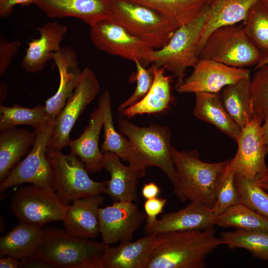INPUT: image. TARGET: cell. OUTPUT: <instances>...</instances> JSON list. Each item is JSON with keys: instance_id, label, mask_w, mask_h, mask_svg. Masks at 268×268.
Segmentation results:
<instances>
[{"instance_id": "ee69618b", "label": "cell", "mask_w": 268, "mask_h": 268, "mask_svg": "<svg viewBox=\"0 0 268 268\" xmlns=\"http://www.w3.org/2000/svg\"><path fill=\"white\" fill-rule=\"evenodd\" d=\"M160 192V189L156 184L150 182L143 185L141 193L143 198L147 200L158 197Z\"/></svg>"}, {"instance_id": "f1b7e54d", "label": "cell", "mask_w": 268, "mask_h": 268, "mask_svg": "<svg viewBox=\"0 0 268 268\" xmlns=\"http://www.w3.org/2000/svg\"><path fill=\"white\" fill-rule=\"evenodd\" d=\"M150 7L178 27L200 16L209 5L205 0H131Z\"/></svg>"}, {"instance_id": "d4e9b609", "label": "cell", "mask_w": 268, "mask_h": 268, "mask_svg": "<svg viewBox=\"0 0 268 268\" xmlns=\"http://www.w3.org/2000/svg\"><path fill=\"white\" fill-rule=\"evenodd\" d=\"M153 65L154 80L151 88L142 99L121 112L123 115L130 118L138 115L164 113L169 109L173 100L171 83L174 76L166 75L163 68Z\"/></svg>"}, {"instance_id": "836d02e7", "label": "cell", "mask_w": 268, "mask_h": 268, "mask_svg": "<svg viewBox=\"0 0 268 268\" xmlns=\"http://www.w3.org/2000/svg\"><path fill=\"white\" fill-rule=\"evenodd\" d=\"M215 225L246 230H268V218L240 202L216 216Z\"/></svg>"}, {"instance_id": "e0dca14e", "label": "cell", "mask_w": 268, "mask_h": 268, "mask_svg": "<svg viewBox=\"0 0 268 268\" xmlns=\"http://www.w3.org/2000/svg\"><path fill=\"white\" fill-rule=\"evenodd\" d=\"M36 29L40 37L28 43L21 62L25 71L33 73L43 69L47 62L52 59V54L59 51L67 32V27L57 21H49Z\"/></svg>"}, {"instance_id": "4fadbf2b", "label": "cell", "mask_w": 268, "mask_h": 268, "mask_svg": "<svg viewBox=\"0 0 268 268\" xmlns=\"http://www.w3.org/2000/svg\"><path fill=\"white\" fill-rule=\"evenodd\" d=\"M262 120L256 116L241 129L236 141V153L230 159L227 169L235 175L250 179L264 174L268 169L265 157L267 154L262 131Z\"/></svg>"}, {"instance_id": "4dcf8cb0", "label": "cell", "mask_w": 268, "mask_h": 268, "mask_svg": "<svg viewBox=\"0 0 268 268\" xmlns=\"http://www.w3.org/2000/svg\"><path fill=\"white\" fill-rule=\"evenodd\" d=\"M98 105L101 108L103 116L104 141L101 147L102 152L113 153L129 162L133 154L132 145L128 139L118 133L115 128L109 90H105L102 93L99 98Z\"/></svg>"}, {"instance_id": "7c38bea8", "label": "cell", "mask_w": 268, "mask_h": 268, "mask_svg": "<svg viewBox=\"0 0 268 268\" xmlns=\"http://www.w3.org/2000/svg\"><path fill=\"white\" fill-rule=\"evenodd\" d=\"M99 90V83L94 72L88 67L84 68L72 96L55 118L48 150H61L68 145L71 140L69 134L73 127Z\"/></svg>"}, {"instance_id": "9c48e42d", "label": "cell", "mask_w": 268, "mask_h": 268, "mask_svg": "<svg viewBox=\"0 0 268 268\" xmlns=\"http://www.w3.org/2000/svg\"><path fill=\"white\" fill-rule=\"evenodd\" d=\"M68 205L53 188L32 184L16 190L10 203L20 222L40 228L52 221L63 220Z\"/></svg>"}, {"instance_id": "d590c367", "label": "cell", "mask_w": 268, "mask_h": 268, "mask_svg": "<svg viewBox=\"0 0 268 268\" xmlns=\"http://www.w3.org/2000/svg\"><path fill=\"white\" fill-rule=\"evenodd\" d=\"M234 180L240 202L268 218V192L255 179L235 175Z\"/></svg>"}, {"instance_id": "7a4b0ae2", "label": "cell", "mask_w": 268, "mask_h": 268, "mask_svg": "<svg viewBox=\"0 0 268 268\" xmlns=\"http://www.w3.org/2000/svg\"><path fill=\"white\" fill-rule=\"evenodd\" d=\"M172 156L178 184L174 193L182 202L200 203L212 208L230 159L208 163L196 150L179 151L172 147Z\"/></svg>"}, {"instance_id": "484cf974", "label": "cell", "mask_w": 268, "mask_h": 268, "mask_svg": "<svg viewBox=\"0 0 268 268\" xmlns=\"http://www.w3.org/2000/svg\"><path fill=\"white\" fill-rule=\"evenodd\" d=\"M194 115L198 119L211 124L236 141L241 129L235 123L226 110L218 93L201 92L195 94Z\"/></svg>"}, {"instance_id": "30bf717a", "label": "cell", "mask_w": 268, "mask_h": 268, "mask_svg": "<svg viewBox=\"0 0 268 268\" xmlns=\"http://www.w3.org/2000/svg\"><path fill=\"white\" fill-rule=\"evenodd\" d=\"M55 118H51L34 130L36 138L32 149L26 157L0 181L1 193L10 188L24 183L53 188V169L47 153Z\"/></svg>"}, {"instance_id": "603a6c76", "label": "cell", "mask_w": 268, "mask_h": 268, "mask_svg": "<svg viewBox=\"0 0 268 268\" xmlns=\"http://www.w3.org/2000/svg\"><path fill=\"white\" fill-rule=\"evenodd\" d=\"M103 124L101 108H97L91 114L88 124L77 138L71 140L68 146L70 152L75 154L84 163L88 172L94 173L103 168L104 154L99 147V139Z\"/></svg>"}, {"instance_id": "b9f144b4", "label": "cell", "mask_w": 268, "mask_h": 268, "mask_svg": "<svg viewBox=\"0 0 268 268\" xmlns=\"http://www.w3.org/2000/svg\"><path fill=\"white\" fill-rule=\"evenodd\" d=\"M34 0H0V16L1 18L9 16L17 4L27 6L33 3Z\"/></svg>"}, {"instance_id": "f35d334b", "label": "cell", "mask_w": 268, "mask_h": 268, "mask_svg": "<svg viewBox=\"0 0 268 268\" xmlns=\"http://www.w3.org/2000/svg\"><path fill=\"white\" fill-rule=\"evenodd\" d=\"M235 176L234 172L226 169L215 203L212 208L216 216L240 203V197L235 183Z\"/></svg>"}, {"instance_id": "c3c4849f", "label": "cell", "mask_w": 268, "mask_h": 268, "mask_svg": "<svg viewBox=\"0 0 268 268\" xmlns=\"http://www.w3.org/2000/svg\"><path fill=\"white\" fill-rule=\"evenodd\" d=\"M268 64V56L263 58L256 65L255 69Z\"/></svg>"}, {"instance_id": "f546056e", "label": "cell", "mask_w": 268, "mask_h": 268, "mask_svg": "<svg viewBox=\"0 0 268 268\" xmlns=\"http://www.w3.org/2000/svg\"><path fill=\"white\" fill-rule=\"evenodd\" d=\"M251 77L225 86L221 96L224 106L235 123L243 128L254 118Z\"/></svg>"}, {"instance_id": "8d00e7d4", "label": "cell", "mask_w": 268, "mask_h": 268, "mask_svg": "<svg viewBox=\"0 0 268 268\" xmlns=\"http://www.w3.org/2000/svg\"><path fill=\"white\" fill-rule=\"evenodd\" d=\"M251 91L254 115L268 122V64L256 69L251 78Z\"/></svg>"}, {"instance_id": "7dc6e473", "label": "cell", "mask_w": 268, "mask_h": 268, "mask_svg": "<svg viewBox=\"0 0 268 268\" xmlns=\"http://www.w3.org/2000/svg\"><path fill=\"white\" fill-rule=\"evenodd\" d=\"M262 131L264 136L267 152L268 153V122H265L262 125Z\"/></svg>"}, {"instance_id": "1f68e13d", "label": "cell", "mask_w": 268, "mask_h": 268, "mask_svg": "<svg viewBox=\"0 0 268 268\" xmlns=\"http://www.w3.org/2000/svg\"><path fill=\"white\" fill-rule=\"evenodd\" d=\"M220 237L231 250L245 249L255 258L268 261V230L235 229L221 233Z\"/></svg>"}, {"instance_id": "83f0119b", "label": "cell", "mask_w": 268, "mask_h": 268, "mask_svg": "<svg viewBox=\"0 0 268 268\" xmlns=\"http://www.w3.org/2000/svg\"><path fill=\"white\" fill-rule=\"evenodd\" d=\"M43 236V229L21 222L0 238V256L21 260L32 255Z\"/></svg>"}, {"instance_id": "f907efd6", "label": "cell", "mask_w": 268, "mask_h": 268, "mask_svg": "<svg viewBox=\"0 0 268 268\" xmlns=\"http://www.w3.org/2000/svg\"><path fill=\"white\" fill-rule=\"evenodd\" d=\"M215 0H205L206 2L208 5H210L211 4L213 1H214Z\"/></svg>"}, {"instance_id": "8992f818", "label": "cell", "mask_w": 268, "mask_h": 268, "mask_svg": "<svg viewBox=\"0 0 268 268\" xmlns=\"http://www.w3.org/2000/svg\"><path fill=\"white\" fill-rule=\"evenodd\" d=\"M206 10L191 22L178 27L165 46L154 49L146 65L152 64L162 67L177 78L176 84L181 82L185 78L187 68L194 67L200 59L198 47Z\"/></svg>"}, {"instance_id": "2e32d148", "label": "cell", "mask_w": 268, "mask_h": 268, "mask_svg": "<svg viewBox=\"0 0 268 268\" xmlns=\"http://www.w3.org/2000/svg\"><path fill=\"white\" fill-rule=\"evenodd\" d=\"M33 3L49 18L73 17L89 26L110 15L109 0H34Z\"/></svg>"}, {"instance_id": "44dd1931", "label": "cell", "mask_w": 268, "mask_h": 268, "mask_svg": "<svg viewBox=\"0 0 268 268\" xmlns=\"http://www.w3.org/2000/svg\"><path fill=\"white\" fill-rule=\"evenodd\" d=\"M104 201L101 195L74 200L64 219L65 229L76 237L94 239L100 233L98 210Z\"/></svg>"}, {"instance_id": "ba28073f", "label": "cell", "mask_w": 268, "mask_h": 268, "mask_svg": "<svg viewBox=\"0 0 268 268\" xmlns=\"http://www.w3.org/2000/svg\"><path fill=\"white\" fill-rule=\"evenodd\" d=\"M199 57L237 68L256 65L262 58L260 51L248 38L243 26L237 24L221 26L213 31Z\"/></svg>"}, {"instance_id": "277c9868", "label": "cell", "mask_w": 268, "mask_h": 268, "mask_svg": "<svg viewBox=\"0 0 268 268\" xmlns=\"http://www.w3.org/2000/svg\"><path fill=\"white\" fill-rule=\"evenodd\" d=\"M118 127L132 145L129 165L145 170L149 167H158L176 186L178 176L172 156L169 127L158 125L140 127L123 119L119 120Z\"/></svg>"}, {"instance_id": "74e56055", "label": "cell", "mask_w": 268, "mask_h": 268, "mask_svg": "<svg viewBox=\"0 0 268 268\" xmlns=\"http://www.w3.org/2000/svg\"><path fill=\"white\" fill-rule=\"evenodd\" d=\"M136 71L130 81H135L136 87L132 95L122 103L118 108L120 112H122L142 99L151 88L154 80V68L153 65L148 68L138 61L134 62Z\"/></svg>"}, {"instance_id": "4316f807", "label": "cell", "mask_w": 268, "mask_h": 268, "mask_svg": "<svg viewBox=\"0 0 268 268\" xmlns=\"http://www.w3.org/2000/svg\"><path fill=\"white\" fill-rule=\"evenodd\" d=\"M36 133L25 128L14 127L0 134V181L8 175L14 165L29 152L35 142Z\"/></svg>"}, {"instance_id": "f6af8a7d", "label": "cell", "mask_w": 268, "mask_h": 268, "mask_svg": "<svg viewBox=\"0 0 268 268\" xmlns=\"http://www.w3.org/2000/svg\"><path fill=\"white\" fill-rule=\"evenodd\" d=\"M19 267V261L10 256L0 259V268H17Z\"/></svg>"}, {"instance_id": "681fc988", "label": "cell", "mask_w": 268, "mask_h": 268, "mask_svg": "<svg viewBox=\"0 0 268 268\" xmlns=\"http://www.w3.org/2000/svg\"><path fill=\"white\" fill-rule=\"evenodd\" d=\"M259 1L268 10V0H259Z\"/></svg>"}, {"instance_id": "3957f363", "label": "cell", "mask_w": 268, "mask_h": 268, "mask_svg": "<svg viewBox=\"0 0 268 268\" xmlns=\"http://www.w3.org/2000/svg\"><path fill=\"white\" fill-rule=\"evenodd\" d=\"M106 244L74 236L65 229H43L41 241L33 255L52 268H101Z\"/></svg>"}, {"instance_id": "52a82bcc", "label": "cell", "mask_w": 268, "mask_h": 268, "mask_svg": "<svg viewBox=\"0 0 268 268\" xmlns=\"http://www.w3.org/2000/svg\"><path fill=\"white\" fill-rule=\"evenodd\" d=\"M47 155L53 169V189L67 204L78 198L106 194L108 181L92 180L75 154L48 150Z\"/></svg>"}, {"instance_id": "bcb514c9", "label": "cell", "mask_w": 268, "mask_h": 268, "mask_svg": "<svg viewBox=\"0 0 268 268\" xmlns=\"http://www.w3.org/2000/svg\"><path fill=\"white\" fill-rule=\"evenodd\" d=\"M255 180L262 188L268 186V169L264 174L257 176Z\"/></svg>"}, {"instance_id": "7402d4cb", "label": "cell", "mask_w": 268, "mask_h": 268, "mask_svg": "<svg viewBox=\"0 0 268 268\" xmlns=\"http://www.w3.org/2000/svg\"><path fill=\"white\" fill-rule=\"evenodd\" d=\"M156 234H147L134 241L120 243L117 247L106 245L101 268H146L154 251Z\"/></svg>"}, {"instance_id": "cb8c5ba5", "label": "cell", "mask_w": 268, "mask_h": 268, "mask_svg": "<svg viewBox=\"0 0 268 268\" xmlns=\"http://www.w3.org/2000/svg\"><path fill=\"white\" fill-rule=\"evenodd\" d=\"M259 0H215L206 10V18L199 41V53L215 29L244 21L252 6Z\"/></svg>"}, {"instance_id": "5b68a950", "label": "cell", "mask_w": 268, "mask_h": 268, "mask_svg": "<svg viewBox=\"0 0 268 268\" xmlns=\"http://www.w3.org/2000/svg\"><path fill=\"white\" fill-rule=\"evenodd\" d=\"M109 18L130 33L161 49L169 42L178 28L158 12L131 0H109Z\"/></svg>"}, {"instance_id": "ab89813d", "label": "cell", "mask_w": 268, "mask_h": 268, "mask_svg": "<svg viewBox=\"0 0 268 268\" xmlns=\"http://www.w3.org/2000/svg\"><path fill=\"white\" fill-rule=\"evenodd\" d=\"M21 46L19 41L9 42L1 33L0 35V75H2L9 67L11 60Z\"/></svg>"}, {"instance_id": "9a60e30c", "label": "cell", "mask_w": 268, "mask_h": 268, "mask_svg": "<svg viewBox=\"0 0 268 268\" xmlns=\"http://www.w3.org/2000/svg\"><path fill=\"white\" fill-rule=\"evenodd\" d=\"M146 217L138 206L131 201H115L100 207L98 218L102 242L106 245L129 241Z\"/></svg>"}, {"instance_id": "ac0fdd59", "label": "cell", "mask_w": 268, "mask_h": 268, "mask_svg": "<svg viewBox=\"0 0 268 268\" xmlns=\"http://www.w3.org/2000/svg\"><path fill=\"white\" fill-rule=\"evenodd\" d=\"M52 58L59 72L60 83L57 92L46 100L45 106L48 115L55 118L72 96L82 71L76 53L69 47H61L52 54Z\"/></svg>"}, {"instance_id": "5bb4252c", "label": "cell", "mask_w": 268, "mask_h": 268, "mask_svg": "<svg viewBox=\"0 0 268 268\" xmlns=\"http://www.w3.org/2000/svg\"><path fill=\"white\" fill-rule=\"evenodd\" d=\"M191 74L179 84L180 93H218L225 86L250 76V71L205 59H200Z\"/></svg>"}, {"instance_id": "7bdbcfd3", "label": "cell", "mask_w": 268, "mask_h": 268, "mask_svg": "<svg viewBox=\"0 0 268 268\" xmlns=\"http://www.w3.org/2000/svg\"><path fill=\"white\" fill-rule=\"evenodd\" d=\"M20 268H52L51 266L34 255L19 260Z\"/></svg>"}, {"instance_id": "6da1fadb", "label": "cell", "mask_w": 268, "mask_h": 268, "mask_svg": "<svg viewBox=\"0 0 268 268\" xmlns=\"http://www.w3.org/2000/svg\"><path fill=\"white\" fill-rule=\"evenodd\" d=\"M221 245L214 226L156 234L153 253L146 268H203L209 255Z\"/></svg>"}, {"instance_id": "d6986e66", "label": "cell", "mask_w": 268, "mask_h": 268, "mask_svg": "<svg viewBox=\"0 0 268 268\" xmlns=\"http://www.w3.org/2000/svg\"><path fill=\"white\" fill-rule=\"evenodd\" d=\"M216 217L212 208L200 203L190 202L181 209L163 215L144 231L147 234L202 230L215 226Z\"/></svg>"}, {"instance_id": "816d5d0a", "label": "cell", "mask_w": 268, "mask_h": 268, "mask_svg": "<svg viewBox=\"0 0 268 268\" xmlns=\"http://www.w3.org/2000/svg\"><path fill=\"white\" fill-rule=\"evenodd\" d=\"M263 188H264L265 190H266L268 192V186L263 187Z\"/></svg>"}, {"instance_id": "ffe728a7", "label": "cell", "mask_w": 268, "mask_h": 268, "mask_svg": "<svg viewBox=\"0 0 268 268\" xmlns=\"http://www.w3.org/2000/svg\"><path fill=\"white\" fill-rule=\"evenodd\" d=\"M103 154V168L110 175L106 194L114 201H136L138 180L145 175V169L124 165L113 153Z\"/></svg>"}, {"instance_id": "8fae6325", "label": "cell", "mask_w": 268, "mask_h": 268, "mask_svg": "<svg viewBox=\"0 0 268 268\" xmlns=\"http://www.w3.org/2000/svg\"><path fill=\"white\" fill-rule=\"evenodd\" d=\"M90 36L94 46L108 54L146 66L154 50L148 44L130 33L109 17L90 26Z\"/></svg>"}, {"instance_id": "d6a6232c", "label": "cell", "mask_w": 268, "mask_h": 268, "mask_svg": "<svg viewBox=\"0 0 268 268\" xmlns=\"http://www.w3.org/2000/svg\"><path fill=\"white\" fill-rule=\"evenodd\" d=\"M51 118H54L48 115L45 105H37L32 108L17 104L11 107L0 105V132L20 125H29L35 130Z\"/></svg>"}, {"instance_id": "e575fe53", "label": "cell", "mask_w": 268, "mask_h": 268, "mask_svg": "<svg viewBox=\"0 0 268 268\" xmlns=\"http://www.w3.org/2000/svg\"><path fill=\"white\" fill-rule=\"evenodd\" d=\"M243 23L245 34L260 51L262 58L268 56V10L258 1L250 8Z\"/></svg>"}, {"instance_id": "60d3db41", "label": "cell", "mask_w": 268, "mask_h": 268, "mask_svg": "<svg viewBox=\"0 0 268 268\" xmlns=\"http://www.w3.org/2000/svg\"><path fill=\"white\" fill-rule=\"evenodd\" d=\"M166 202L165 198L159 197L146 200L143 204L146 216V223L144 229L149 228L157 220V216L162 213Z\"/></svg>"}]
</instances>
